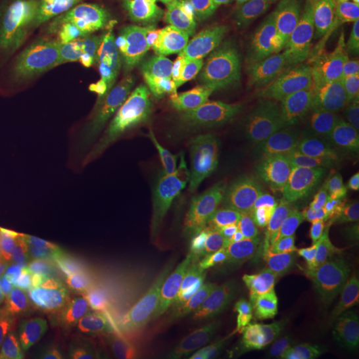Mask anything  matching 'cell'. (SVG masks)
Segmentation results:
<instances>
[{"label":"cell","instance_id":"cell-11","mask_svg":"<svg viewBox=\"0 0 359 359\" xmlns=\"http://www.w3.org/2000/svg\"><path fill=\"white\" fill-rule=\"evenodd\" d=\"M345 123L330 112L311 109L281 129L285 148L317 156L344 157Z\"/></svg>","mask_w":359,"mask_h":359},{"label":"cell","instance_id":"cell-14","mask_svg":"<svg viewBox=\"0 0 359 359\" xmlns=\"http://www.w3.org/2000/svg\"><path fill=\"white\" fill-rule=\"evenodd\" d=\"M163 105L161 75L139 86L120 88L115 132L132 126L157 123Z\"/></svg>","mask_w":359,"mask_h":359},{"label":"cell","instance_id":"cell-13","mask_svg":"<svg viewBox=\"0 0 359 359\" xmlns=\"http://www.w3.org/2000/svg\"><path fill=\"white\" fill-rule=\"evenodd\" d=\"M292 170L299 184L313 197H322L333 189L354 187V173L344 157L308 154L286 149Z\"/></svg>","mask_w":359,"mask_h":359},{"label":"cell","instance_id":"cell-15","mask_svg":"<svg viewBox=\"0 0 359 359\" xmlns=\"http://www.w3.org/2000/svg\"><path fill=\"white\" fill-rule=\"evenodd\" d=\"M297 274L301 277L302 283L317 304L325 330L329 337L330 348L346 347L353 339V326L355 320L354 311L341 306V304L326 294L313 280L308 265L304 261L298 262Z\"/></svg>","mask_w":359,"mask_h":359},{"label":"cell","instance_id":"cell-22","mask_svg":"<svg viewBox=\"0 0 359 359\" xmlns=\"http://www.w3.org/2000/svg\"><path fill=\"white\" fill-rule=\"evenodd\" d=\"M320 3H322L323 6H326V7H329V8H337L338 6H341V4H344V3H346L347 0H318Z\"/></svg>","mask_w":359,"mask_h":359},{"label":"cell","instance_id":"cell-16","mask_svg":"<svg viewBox=\"0 0 359 359\" xmlns=\"http://www.w3.org/2000/svg\"><path fill=\"white\" fill-rule=\"evenodd\" d=\"M111 65L114 67V81L120 88L139 86L151 79L172 72L154 52L142 46H129L116 52L105 67Z\"/></svg>","mask_w":359,"mask_h":359},{"label":"cell","instance_id":"cell-24","mask_svg":"<svg viewBox=\"0 0 359 359\" xmlns=\"http://www.w3.org/2000/svg\"><path fill=\"white\" fill-rule=\"evenodd\" d=\"M358 231V243H359V228H358V231Z\"/></svg>","mask_w":359,"mask_h":359},{"label":"cell","instance_id":"cell-19","mask_svg":"<svg viewBox=\"0 0 359 359\" xmlns=\"http://www.w3.org/2000/svg\"><path fill=\"white\" fill-rule=\"evenodd\" d=\"M344 158L354 167L359 158V108L357 114L345 126L344 133ZM353 170V169H351Z\"/></svg>","mask_w":359,"mask_h":359},{"label":"cell","instance_id":"cell-9","mask_svg":"<svg viewBox=\"0 0 359 359\" xmlns=\"http://www.w3.org/2000/svg\"><path fill=\"white\" fill-rule=\"evenodd\" d=\"M164 0H76V15L67 48L69 60L87 47L142 19Z\"/></svg>","mask_w":359,"mask_h":359},{"label":"cell","instance_id":"cell-12","mask_svg":"<svg viewBox=\"0 0 359 359\" xmlns=\"http://www.w3.org/2000/svg\"><path fill=\"white\" fill-rule=\"evenodd\" d=\"M203 80V71L176 69L161 75L163 112L158 124L168 135L179 136L194 124V108Z\"/></svg>","mask_w":359,"mask_h":359},{"label":"cell","instance_id":"cell-1","mask_svg":"<svg viewBox=\"0 0 359 359\" xmlns=\"http://www.w3.org/2000/svg\"><path fill=\"white\" fill-rule=\"evenodd\" d=\"M269 164L268 154L256 148L229 169L203 208L187 217L175 243L142 269L135 323L136 334L142 339L154 345L167 338L170 314L191 287L213 245L255 197Z\"/></svg>","mask_w":359,"mask_h":359},{"label":"cell","instance_id":"cell-21","mask_svg":"<svg viewBox=\"0 0 359 359\" xmlns=\"http://www.w3.org/2000/svg\"><path fill=\"white\" fill-rule=\"evenodd\" d=\"M320 359H359V332L346 347L330 348Z\"/></svg>","mask_w":359,"mask_h":359},{"label":"cell","instance_id":"cell-7","mask_svg":"<svg viewBox=\"0 0 359 359\" xmlns=\"http://www.w3.org/2000/svg\"><path fill=\"white\" fill-rule=\"evenodd\" d=\"M226 48L219 46L213 62L203 69L194 108V124L201 158L206 160L219 182L231 169V160L244 132L240 105L231 93V74L225 65Z\"/></svg>","mask_w":359,"mask_h":359},{"label":"cell","instance_id":"cell-6","mask_svg":"<svg viewBox=\"0 0 359 359\" xmlns=\"http://www.w3.org/2000/svg\"><path fill=\"white\" fill-rule=\"evenodd\" d=\"M304 52L261 50L249 52L240 59L229 84L252 147L261 144L278 128L299 100L292 81V68Z\"/></svg>","mask_w":359,"mask_h":359},{"label":"cell","instance_id":"cell-10","mask_svg":"<svg viewBox=\"0 0 359 359\" xmlns=\"http://www.w3.org/2000/svg\"><path fill=\"white\" fill-rule=\"evenodd\" d=\"M305 97L311 109L325 112L359 107L358 57L341 50L322 57Z\"/></svg>","mask_w":359,"mask_h":359},{"label":"cell","instance_id":"cell-18","mask_svg":"<svg viewBox=\"0 0 359 359\" xmlns=\"http://www.w3.org/2000/svg\"><path fill=\"white\" fill-rule=\"evenodd\" d=\"M320 62L321 59H314L311 56V51H305L293 65L292 81L299 99L305 96V93L311 87L314 79L317 76Z\"/></svg>","mask_w":359,"mask_h":359},{"label":"cell","instance_id":"cell-8","mask_svg":"<svg viewBox=\"0 0 359 359\" xmlns=\"http://www.w3.org/2000/svg\"><path fill=\"white\" fill-rule=\"evenodd\" d=\"M245 11L259 38L287 52L311 51L329 29L314 0H246Z\"/></svg>","mask_w":359,"mask_h":359},{"label":"cell","instance_id":"cell-4","mask_svg":"<svg viewBox=\"0 0 359 359\" xmlns=\"http://www.w3.org/2000/svg\"><path fill=\"white\" fill-rule=\"evenodd\" d=\"M76 0H20L0 18V139L68 60Z\"/></svg>","mask_w":359,"mask_h":359},{"label":"cell","instance_id":"cell-23","mask_svg":"<svg viewBox=\"0 0 359 359\" xmlns=\"http://www.w3.org/2000/svg\"><path fill=\"white\" fill-rule=\"evenodd\" d=\"M353 169V173H354V176H357L359 173V158L357 160V163L354 164V167L351 168Z\"/></svg>","mask_w":359,"mask_h":359},{"label":"cell","instance_id":"cell-3","mask_svg":"<svg viewBox=\"0 0 359 359\" xmlns=\"http://www.w3.org/2000/svg\"><path fill=\"white\" fill-rule=\"evenodd\" d=\"M302 185L292 169H280L264 185L218 246L204 273L169 317L167 335L189 321L225 286L262 258L297 240L305 224Z\"/></svg>","mask_w":359,"mask_h":359},{"label":"cell","instance_id":"cell-20","mask_svg":"<svg viewBox=\"0 0 359 359\" xmlns=\"http://www.w3.org/2000/svg\"><path fill=\"white\" fill-rule=\"evenodd\" d=\"M339 204L347 217L359 222V188L355 185L339 192Z\"/></svg>","mask_w":359,"mask_h":359},{"label":"cell","instance_id":"cell-5","mask_svg":"<svg viewBox=\"0 0 359 359\" xmlns=\"http://www.w3.org/2000/svg\"><path fill=\"white\" fill-rule=\"evenodd\" d=\"M221 44L218 27L205 13L168 6L112 34L96 52L95 65L104 68L116 52L142 46L176 71L213 55Z\"/></svg>","mask_w":359,"mask_h":359},{"label":"cell","instance_id":"cell-2","mask_svg":"<svg viewBox=\"0 0 359 359\" xmlns=\"http://www.w3.org/2000/svg\"><path fill=\"white\" fill-rule=\"evenodd\" d=\"M120 87L80 76L23 115L0 139V185L26 187L39 173L115 133Z\"/></svg>","mask_w":359,"mask_h":359},{"label":"cell","instance_id":"cell-25","mask_svg":"<svg viewBox=\"0 0 359 359\" xmlns=\"http://www.w3.org/2000/svg\"><path fill=\"white\" fill-rule=\"evenodd\" d=\"M358 108H359V107H358Z\"/></svg>","mask_w":359,"mask_h":359},{"label":"cell","instance_id":"cell-17","mask_svg":"<svg viewBox=\"0 0 359 359\" xmlns=\"http://www.w3.org/2000/svg\"><path fill=\"white\" fill-rule=\"evenodd\" d=\"M327 38L335 48L359 59V0H347L334 8Z\"/></svg>","mask_w":359,"mask_h":359}]
</instances>
